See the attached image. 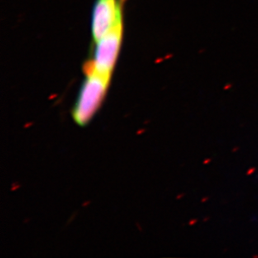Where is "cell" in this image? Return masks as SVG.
Returning a JSON list of instances; mask_svg holds the SVG:
<instances>
[{
	"label": "cell",
	"instance_id": "6da1fadb",
	"mask_svg": "<svg viewBox=\"0 0 258 258\" xmlns=\"http://www.w3.org/2000/svg\"><path fill=\"white\" fill-rule=\"evenodd\" d=\"M86 80L81 86L73 109L74 119L80 125L88 124L97 112L110 83V77L93 71H86Z\"/></svg>",
	"mask_w": 258,
	"mask_h": 258
},
{
	"label": "cell",
	"instance_id": "7a4b0ae2",
	"mask_svg": "<svg viewBox=\"0 0 258 258\" xmlns=\"http://www.w3.org/2000/svg\"><path fill=\"white\" fill-rule=\"evenodd\" d=\"M123 23L115 26L96 42L92 60L86 66V71H93L110 77L119 55L121 44Z\"/></svg>",
	"mask_w": 258,
	"mask_h": 258
},
{
	"label": "cell",
	"instance_id": "3957f363",
	"mask_svg": "<svg viewBox=\"0 0 258 258\" xmlns=\"http://www.w3.org/2000/svg\"><path fill=\"white\" fill-rule=\"evenodd\" d=\"M122 23L121 6L118 0H97L92 15V34L97 42Z\"/></svg>",
	"mask_w": 258,
	"mask_h": 258
},
{
	"label": "cell",
	"instance_id": "277c9868",
	"mask_svg": "<svg viewBox=\"0 0 258 258\" xmlns=\"http://www.w3.org/2000/svg\"><path fill=\"white\" fill-rule=\"evenodd\" d=\"M256 167H251V168L249 169L248 171H246V175H250L251 174H253L256 171Z\"/></svg>",
	"mask_w": 258,
	"mask_h": 258
},
{
	"label": "cell",
	"instance_id": "5b68a950",
	"mask_svg": "<svg viewBox=\"0 0 258 258\" xmlns=\"http://www.w3.org/2000/svg\"><path fill=\"white\" fill-rule=\"evenodd\" d=\"M211 161H212V159H206V160L204 161V164L205 165H207V164L208 165V164H209Z\"/></svg>",
	"mask_w": 258,
	"mask_h": 258
},
{
	"label": "cell",
	"instance_id": "8992f818",
	"mask_svg": "<svg viewBox=\"0 0 258 258\" xmlns=\"http://www.w3.org/2000/svg\"><path fill=\"white\" fill-rule=\"evenodd\" d=\"M238 150H239V147H236V148L232 149V151H233V152H236V151H238Z\"/></svg>",
	"mask_w": 258,
	"mask_h": 258
},
{
	"label": "cell",
	"instance_id": "52a82bcc",
	"mask_svg": "<svg viewBox=\"0 0 258 258\" xmlns=\"http://www.w3.org/2000/svg\"><path fill=\"white\" fill-rule=\"evenodd\" d=\"M209 200V198H205L204 199H203V200L202 201V202H206V201H208Z\"/></svg>",
	"mask_w": 258,
	"mask_h": 258
},
{
	"label": "cell",
	"instance_id": "ba28073f",
	"mask_svg": "<svg viewBox=\"0 0 258 258\" xmlns=\"http://www.w3.org/2000/svg\"><path fill=\"white\" fill-rule=\"evenodd\" d=\"M209 218H210V217H206V218H205V219H204L205 222H207V221H209Z\"/></svg>",
	"mask_w": 258,
	"mask_h": 258
},
{
	"label": "cell",
	"instance_id": "9c48e42d",
	"mask_svg": "<svg viewBox=\"0 0 258 258\" xmlns=\"http://www.w3.org/2000/svg\"><path fill=\"white\" fill-rule=\"evenodd\" d=\"M253 257H258V255H253Z\"/></svg>",
	"mask_w": 258,
	"mask_h": 258
}]
</instances>
